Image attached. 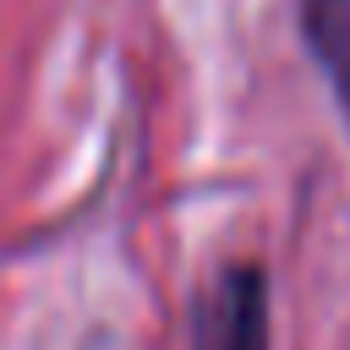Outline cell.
<instances>
[{"label": "cell", "mask_w": 350, "mask_h": 350, "mask_svg": "<svg viewBox=\"0 0 350 350\" xmlns=\"http://www.w3.org/2000/svg\"><path fill=\"white\" fill-rule=\"evenodd\" d=\"M268 273L257 262H224L191 306V350H268Z\"/></svg>", "instance_id": "6da1fadb"}, {"label": "cell", "mask_w": 350, "mask_h": 350, "mask_svg": "<svg viewBox=\"0 0 350 350\" xmlns=\"http://www.w3.org/2000/svg\"><path fill=\"white\" fill-rule=\"evenodd\" d=\"M301 27L350 120V0H301Z\"/></svg>", "instance_id": "7a4b0ae2"}]
</instances>
